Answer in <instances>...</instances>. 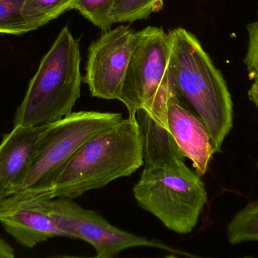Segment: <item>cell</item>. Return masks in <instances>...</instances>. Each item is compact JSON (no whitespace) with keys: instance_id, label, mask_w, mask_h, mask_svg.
Returning a JSON list of instances; mask_svg holds the SVG:
<instances>
[{"instance_id":"cell-1","label":"cell","mask_w":258,"mask_h":258,"mask_svg":"<svg viewBox=\"0 0 258 258\" xmlns=\"http://www.w3.org/2000/svg\"><path fill=\"white\" fill-rule=\"evenodd\" d=\"M136 117L144 142V169L133 188L135 200L168 230L190 233L208 201L201 176L186 166L166 129L144 111Z\"/></svg>"},{"instance_id":"cell-2","label":"cell","mask_w":258,"mask_h":258,"mask_svg":"<svg viewBox=\"0 0 258 258\" xmlns=\"http://www.w3.org/2000/svg\"><path fill=\"white\" fill-rule=\"evenodd\" d=\"M144 165V142L136 114L97 133L83 143L57 176L49 190L32 199H74L128 177ZM19 194V193H18Z\"/></svg>"},{"instance_id":"cell-3","label":"cell","mask_w":258,"mask_h":258,"mask_svg":"<svg viewBox=\"0 0 258 258\" xmlns=\"http://www.w3.org/2000/svg\"><path fill=\"white\" fill-rule=\"evenodd\" d=\"M168 33V70L176 92L203 121L215 153L220 152L233 125V103L227 83L192 33L183 27Z\"/></svg>"},{"instance_id":"cell-4","label":"cell","mask_w":258,"mask_h":258,"mask_svg":"<svg viewBox=\"0 0 258 258\" xmlns=\"http://www.w3.org/2000/svg\"><path fill=\"white\" fill-rule=\"evenodd\" d=\"M80 62V43L64 27L30 80L14 126L50 124L72 113L81 96Z\"/></svg>"},{"instance_id":"cell-5","label":"cell","mask_w":258,"mask_h":258,"mask_svg":"<svg viewBox=\"0 0 258 258\" xmlns=\"http://www.w3.org/2000/svg\"><path fill=\"white\" fill-rule=\"evenodd\" d=\"M170 55L171 38L162 27L149 26L135 32L133 49L118 97L129 114L144 111L163 127Z\"/></svg>"},{"instance_id":"cell-6","label":"cell","mask_w":258,"mask_h":258,"mask_svg":"<svg viewBox=\"0 0 258 258\" xmlns=\"http://www.w3.org/2000/svg\"><path fill=\"white\" fill-rule=\"evenodd\" d=\"M122 119L120 113L80 111L50 123L24 184L16 193L34 198L49 190L65 164L83 143Z\"/></svg>"},{"instance_id":"cell-7","label":"cell","mask_w":258,"mask_h":258,"mask_svg":"<svg viewBox=\"0 0 258 258\" xmlns=\"http://www.w3.org/2000/svg\"><path fill=\"white\" fill-rule=\"evenodd\" d=\"M25 198L33 201L39 209L52 218L57 227L66 233L67 237L81 239L90 244L95 249L97 258H113L124 250L136 247H150L168 251L170 254L191 256L160 241L146 239L120 230L97 212L81 207L72 198Z\"/></svg>"},{"instance_id":"cell-8","label":"cell","mask_w":258,"mask_h":258,"mask_svg":"<svg viewBox=\"0 0 258 258\" xmlns=\"http://www.w3.org/2000/svg\"><path fill=\"white\" fill-rule=\"evenodd\" d=\"M135 31L121 25L103 32L91 43L83 81L92 96L118 99L135 42Z\"/></svg>"},{"instance_id":"cell-9","label":"cell","mask_w":258,"mask_h":258,"mask_svg":"<svg viewBox=\"0 0 258 258\" xmlns=\"http://www.w3.org/2000/svg\"><path fill=\"white\" fill-rule=\"evenodd\" d=\"M165 129L200 176L206 174L214 154L209 132L203 121L183 102L173 88L165 101Z\"/></svg>"},{"instance_id":"cell-10","label":"cell","mask_w":258,"mask_h":258,"mask_svg":"<svg viewBox=\"0 0 258 258\" xmlns=\"http://www.w3.org/2000/svg\"><path fill=\"white\" fill-rule=\"evenodd\" d=\"M0 224L25 248H34L51 238L67 237L52 218L18 193L0 199Z\"/></svg>"},{"instance_id":"cell-11","label":"cell","mask_w":258,"mask_h":258,"mask_svg":"<svg viewBox=\"0 0 258 258\" xmlns=\"http://www.w3.org/2000/svg\"><path fill=\"white\" fill-rule=\"evenodd\" d=\"M49 124L16 125L0 144V185L12 194L22 187L35 153Z\"/></svg>"},{"instance_id":"cell-12","label":"cell","mask_w":258,"mask_h":258,"mask_svg":"<svg viewBox=\"0 0 258 258\" xmlns=\"http://www.w3.org/2000/svg\"><path fill=\"white\" fill-rule=\"evenodd\" d=\"M75 0H24L21 14L31 31L73 10Z\"/></svg>"},{"instance_id":"cell-13","label":"cell","mask_w":258,"mask_h":258,"mask_svg":"<svg viewBox=\"0 0 258 258\" xmlns=\"http://www.w3.org/2000/svg\"><path fill=\"white\" fill-rule=\"evenodd\" d=\"M227 239L232 245L258 242V200L236 214L227 226Z\"/></svg>"},{"instance_id":"cell-14","label":"cell","mask_w":258,"mask_h":258,"mask_svg":"<svg viewBox=\"0 0 258 258\" xmlns=\"http://www.w3.org/2000/svg\"><path fill=\"white\" fill-rule=\"evenodd\" d=\"M164 0H116L112 18L113 23H132L146 19L163 6Z\"/></svg>"},{"instance_id":"cell-15","label":"cell","mask_w":258,"mask_h":258,"mask_svg":"<svg viewBox=\"0 0 258 258\" xmlns=\"http://www.w3.org/2000/svg\"><path fill=\"white\" fill-rule=\"evenodd\" d=\"M116 0H75L73 9L80 12L102 32L111 29L112 10Z\"/></svg>"},{"instance_id":"cell-16","label":"cell","mask_w":258,"mask_h":258,"mask_svg":"<svg viewBox=\"0 0 258 258\" xmlns=\"http://www.w3.org/2000/svg\"><path fill=\"white\" fill-rule=\"evenodd\" d=\"M24 0H0V33L22 35L31 31L21 14Z\"/></svg>"},{"instance_id":"cell-17","label":"cell","mask_w":258,"mask_h":258,"mask_svg":"<svg viewBox=\"0 0 258 258\" xmlns=\"http://www.w3.org/2000/svg\"><path fill=\"white\" fill-rule=\"evenodd\" d=\"M248 42L244 63L251 78L258 73V19L248 27Z\"/></svg>"},{"instance_id":"cell-18","label":"cell","mask_w":258,"mask_h":258,"mask_svg":"<svg viewBox=\"0 0 258 258\" xmlns=\"http://www.w3.org/2000/svg\"><path fill=\"white\" fill-rule=\"evenodd\" d=\"M15 257V250L3 239H0V258Z\"/></svg>"},{"instance_id":"cell-19","label":"cell","mask_w":258,"mask_h":258,"mask_svg":"<svg viewBox=\"0 0 258 258\" xmlns=\"http://www.w3.org/2000/svg\"><path fill=\"white\" fill-rule=\"evenodd\" d=\"M252 84L248 90V98L258 109V73L253 77Z\"/></svg>"},{"instance_id":"cell-20","label":"cell","mask_w":258,"mask_h":258,"mask_svg":"<svg viewBox=\"0 0 258 258\" xmlns=\"http://www.w3.org/2000/svg\"><path fill=\"white\" fill-rule=\"evenodd\" d=\"M10 195V192H9V191L6 190L3 186H2L1 185H0V199Z\"/></svg>"},{"instance_id":"cell-21","label":"cell","mask_w":258,"mask_h":258,"mask_svg":"<svg viewBox=\"0 0 258 258\" xmlns=\"http://www.w3.org/2000/svg\"><path fill=\"white\" fill-rule=\"evenodd\" d=\"M257 170H258V161H257Z\"/></svg>"}]
</instances>
